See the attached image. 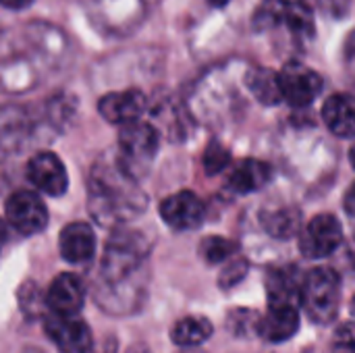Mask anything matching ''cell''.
<instances>
[{
  "instance_id": "23",
  "label": "cell",
  "mask_w": 355,
  "mask_h": 353,
  "mask_svg": "<svg viewBox=\"0 0 355 353\" xmlns=\"http://www.w3.org/2000/svg\"><path fill=\"white\" fill-rule=\"evenodd\" d=\"M229 164H231V154H229V150H227L223 144L212 141V144L206 148V152H204V169H206V173H208V175L220 173V171H225Z\"/></svg>"
},
{
  "instance_id": "29",
  "label": "cell",
  "mask_w": 355,
  "mask_h": 353,
  "mask_svg": "<svg viewBox=\"0 0 355 353\" xmlns=\"http://www.w3.org/2000/svg\"><path fill=\"white\" fill-rule=\"evenodd\" d=\"M33 0H2V4L6 8H15V10H21V8H27Z\"/></svg>"
},
{
  "instance_id": "5",
  "label": "cell",
  "mask_w": 355,
  "mask_h": 353,
  "mask_svg": "<svg viewBox=\"0 0 355 353\" xmlns=\"http://www.w3.org/2000/svg\"><path fill=\"white\" fill-rule=\"evenodd\" d=\"M146 243L139 233L119 231L106 246L104 254V275L110 281H121L123 277L131 275L135 266L146 256Z\"/></svg>"
},
{
  "instance_id": "33",
  "label": "cell",
  "mask_w": 355,
  "mask_h": 353,
  "mask_svg": "<svg viewBox=\"0 0 355 353\" xmlns=\"http://www.w3.org/2000/svg\"><path fill=\"white\" fill-rule=\"evenodd\" d=\"M352 316H354V320H355V295H354V300H352Z\"/></svg>"
},
{
  "instance_id": "9",
  "label": "cell",
  "mask_w": 355,
  "mask_h": 353,
  "mask_svg": "<svg viewBox=\"0 0 355 353\" xmlns=\"http://www.w3.org/2000/svg\"><path fill=\"white\" fill-rule=\"evenodd\" d=\"M160 216L177 231H191L204 223L206 206L193 191H177L160 202Z\"/></svg>"
},
{
  "instance_id": "25",
  "label": "cell",
  "mask_w": 355,
  "mask_h": 353,
  "mask_svg": "<svg viewBox=\"0 0 355 353\" xmlns=\"http://www.w3.org/2000/svg\"><path fill=\"white\" fill-rule=\"evenodd\" d=\"M331 350L333 353H355V320L341 325L335 331Z\"/></svg>"
},
{
  "instance_id": "15",
  "label": "cell",
  "mask_w": 355,
  "mask_h": 353,
  "mask_svg": "<svg viewBox=\"0 0 355 353\" xmlns=\"http://www.w3.org/2000/svg\"><path fill=\"white\" fill-rule=\"evenodd\" d=\"M300 329V312L297 306H268L266 316L260 318L258 333L262 339L270 343L289 341Z\"/></svg>"
},
{
  "instance_id": "2",
  "label": "cell",
  "mask_w": 355,
  "mask_h": 353,
  "mask_svg": "<svg viewBox=\"0 0 355 353\" xmlns=\"http://www.w3.org/2000/svg\"><path fill=\"white\" fill-rule=\"evenodd\" d=\"M339 304H341L339 275L329 266L310 270L306 275L304 291H302V306L306 314L316 325H331L337 318Z\"/></svg>"
},
{
  "instance_id": "19",
  "label": "cell",
  "mask_w": 355,
  "mask_h": 353,
  "mask_svg": "<svg viewBox=\"0 0 355 353\" xmlns=\"http://www.w3.org/2000/svg\"><path fill=\"white\" fill-rule=\"evenodd\" d=\"M264 231L275 239H291L300 235L302 229V214L297 208H277L268 210L260 218Z\"/></svg>"
},
{
  "instance_id": "4",
  "label": "cell",
  "mask_w": 355,
  "mask_h": 353,
  "mask_svg": "<svg viewBox=\"0 0 355 353\" xmlns=\"http://www.w3.org/2000/svg\"><path fill=\"white\" fill-rule=\"evenodd\" d=\"M279 85L283 100L295 108L312 104L322 92V77L300 60H289L279 71Z\"/></svg>"
},
{
  "instance_id": "14",
  "label": "cell",
  "mask_w": 355,
  "mask_h": 353,
  "mask_svg": "<svg viewBox=\"0 0 355 353\" xmlns=\"http://www.w3.org/2000/svg\"><path fill=\"white\" fill-rule=\"evenodd\" d=\"M60 256L71 264H81L96 254V235L85 223H71L60 231L58 237Z\"/></svg>"
},
{
  "instance_id": "30",
  "label": "cell",
  "mask_w": 355,
  "mask_h": 353,
  "mask_svg": "<svg viewBox=\"0 0 355 353\" xmlns=\"http://www.w3.org/2000/svg\"><path fill=\"white\" fill-rule=\"evenodd\" d=\"M347 258H349L352 266L355 268V233L354 237H352V241H349V248H347Z\"/></svg>"
},
{
  "instance_id": "7",
  "label": "cell",
  "mask_w": 355,
  "mask_h": 353,
  "mask_svg": "<svg viewBox=\"0 0 355 353\" xmlns=\"http://www.w3.org/2000/svg\"><path fill=\"white\" fill-rule=\"evenodd\" d=\"M343 243V227L333 214H318L300 235L302 254L310 260L327 258Z\"/></svg>"
},
{
  "instance_id": "6",
  "label": "cell",
  "mask_w": 355,
  "mask_h": 353,
  "mask_svg": "<svg viewBox=\"0 0 355 353\" xmlns=\"http://www.w3.org/2000/svg\"><path fill=\"white\" fill-rule=\"evenodd\" d=\"M4 214L8 225L21 235H35L48 225L46 204L33 191H15L8 196L4 204Z\"/></svg>"
},
{
  "instance_id": "34",
  "label": "cell",
  "mask_w": 355,
  "mask_h": 353,
  "mask_svg": "<svg viewBox=\"0 0 355 353\" xmlns=\"http://www.w3.org/2000/svg\"><path fill=\"white\" fill-rule=\"evenodd\" d=\"M285 2H308V4H310L312 0H285Z\"/></svg>"
},
{
  "instance_id": "26",
  "label": "cell",
  "mask_w": 355,
  "mask_h": 353,
  "mask_svg": "<svg viewBox=\"0 0 355 353\" xmlns=\"http://www.w3.org/2000/svg\"><path fill=\"white\" fill-rule=\"evenodd\" d=\"M248 270H250V264L245 260H233L231 264H227V268H223V273L218 277V285L223 289H231L245 279Z\"/></svg>"
},
{
  "instance_id": "22",
  "label": "cell",
  "mask_w": 355,
  "mask_h": 353,
  "mask_svg": "<svg viewBox=\"0 0 355 353\" xmlns=\"http://www.w3.org/2000/svg\"><path fill=\"white\" fill-rule=\"evenodd\" d=\"M237 250V243L227 239V237H220V235H214V237H206L202 243H200V256L208 262V264H220L225 260H229Z\"/></svg>"
},
{
  "instance_id": "17",
  "label": "cell",
  "mask_w": 355,
  "mask_h": 353,
  "mask_svg": "<svg viewBox=\"0 0 355 353\" xmlns=\"http://www.w3.org/2000/svg\"><path fill=\"white\" fill-rule=\"evenodd\" d=\"M270 177H272L270 164L258 158H243L231 169L227 183L235 193H252L262 189L270 181Z\"/></svg>"
},
{
  "instance_id": "11",
  "label": "cell",
  "mask_w": 355,
  "mask_h": 353,
  "mask_svg": "<svg viewBox=\"0 0 355 353\" xmlns=\"http://www.w3.org/2000/svg\"><path fill=\"white\" fill-rule=\"evenodd\" d=\"M85 304V289L79 277L71 273L58 275L48 291H46V306L50 308L52 314L60 316H77V312Z\"/></svg>"
},
{
  "instance_id": "12",
  "label": "cell",
  "mask_w": 355,
  "mask_h": 353,
  "mask_svg": "<svg viewBox=\"0 0 355 353\" xmlns=\"http://www.w3.org/2000/svg\"><path fill=\"white\" fill-rule=\"evenodd\" d=\"M146 110V96L139 89L110 92L100 98L98 112L112 125H129L139 121Z\"/></svg>"
},
{
  "instance_id": "31",
  "label": "cell",
  "mask_w": 355,
  "mask_h": 353,
  "mask_svg": "<svg viewBox=\"0 0 355 353\" xmlns=\"http://www.w3.org/2000/svg\"><path fill=\"white\" fill-rule=\"evenodd\" d=\"M208 2H210L212 6H225V4H227L229 0H208Z\"/></svg>"
},
{
  "instance_id": "28",
  "label": "cell",
  "mask_w": 355,
  "mask_h": 353,
  "mask_svg": "<svg viewBox=\"0 0 355 353\" xmlns=\"http://www.w3.org/2000/svg\"><path fill=\"white\" fill-rule=\"evenodd\" d=\"M345 210H347V214L355 216V183L352 185V189L347 191V196H345Z\"/></svg>"
},
{
  "instance_id": "10",
  "label": "cell",
  "mask_w": 355,
  "mask_h": 353,
  "mask_svg": "<svg viewBox=\"0 0 355 353\" xmlns=\"http://www.w3.org/2000/svg\"><path fill=\"white\" fill-rule=\"evenodd\" d=\"M27 179L40 191L58 198L69 189V175L60 158L52 152H40L27 162Z\"/></svg>"
},
{
  "instance_id": "20",
  "label": "cell",
  "mask_w": 355,
  "mask_h": 353,
  "mask_svg": "<svg viewBox=\"0 0 355 353\" xmlns=\"http://www.w3.org/2000/svg\"><path fill=\"white\" fill-rule=\"evenodd\" d=\"M212 335V322L204 316H187L175 322L171 339L179 347H198Z\"/></svg>"
},
{
  "instance_id": "1",
  "label": "cell",
  "mask_w": 355,
  "mask_h": 353,
  "mask_svg": "<svg viewBox=\"0 0 355 353\" xmlns=\"http://www.w3.org/2000/svg\"><path fill=\"white\" fill-rule=\"evenodd\" d=\"M146 208L144 193L135 187V177L123 166L98 162L89 173V212L102 225L131 221Z\"/></svg>"
},
{
  "instance_id": "8",
  "label": "cell",
  "mask_w": 355,
  "mask_h": 353,
  "mask_svg": "<svg viewBox=\"0 0 355 353\" xmlns=\"http://www.w3.org/2000/svg\"><path fill=\"white\" fill-rule=\"evenodd\" d=\"M44 329L48 339L60 353H87L94 345L89 327L77 316H60L50 312V316H46Z\"/></svg>"
},
{
  "instance_id": "13",
  "label": "cell",
  "mask_w": 355,
  "mask_h": 353,
  "mask_svg": "<svg viewBox=\"0 0 355 353\" xmlns=\"http://www.w3.org/2000/svg\"><path fill=\"white\" fill-rule=\"evenodd\" d=\"M302 273L295 266H279L272 268L266 277V293L270 306H297L302 304L304 291Z\"/></svg>"
},
{
  "instance_id": "27",
  "label": "cell",
  "mask_w": 355,
  "mask_h": 353,
  "mask_svg": "<svg viewBox=\"0 0 355 353\" xmlns=\"http://www.w3.org/2000/svg\"><path fill=\"white\" fill-rule=\"evenodd\" d=\"M116 341L112 337H106L100 345H92V350L87 353H114L116 352Z\"/></svg>"
},
{
  "instance_id": "32",
  "label": "cell",
  "mask_w": 355,
  "mask_h": 353,
  "mask_svg": "<svg viewBox=\"0 0 355 353\" xmlns=\"http://www.w3.org/2000/svg\"><path fill=\"white\" fill-rule=\"evenodd\" d=\"M349 160H352V164H354V169H355V146L352 148V152H349Z\"/></svg>"
},
{
  "instance_id": "24",
  "label": "cell",
  "mask_w": 355,
  "mask_h": 353,
  "mask_svg": "<svg viewBox=\"0 0 355 353\" xmlns=\"http://www.w3.org/2000/svg\"><path fill=\"white\" fill-rule=\"evenodd\" d=\"M227 327H229V331L235 333L237 337H243V335H248L252 329H258V327H260V318H258L256 312H252V310H237V312H231V314H229Z\"/></svg>"
},
{
  "instance_id": "3",
  "label": "cell",
  "mask_w": 355,
  "mask_h": 353,
  "mask_svg": "<svg viewBox=\"0 0 355 353\" xmlns=\"http://www.w3.org/2000/svg\"><path fill=\"white\" fill-rule=\"evenodd\" d=\"M158 146H160V133L154 125L146 121L123 125L119 133V150H121L119 160L133 175V169L148 164L156 156Z\"/></svg>"
},
{
  "instance_id": "21",
  "label": "cell",
  "mask_w": 355,
  "mask_h": 353,
  "mask_svg": "<svg viewBox=\"0 0 355 353\" xmlns=\"http://www.w3.org/2000/svg\"><path fill=\"white\" fill-rule=\"evenodd\" d=\"M281 25H285L289 29V33L300 37V40L314 35L312 4H308V2H285V12H283Z\"/></svg>"
},
{
  "instance_id": "18",
  "label": "cell",
  "mask_w": 355,
  "mask_h": 353,
  "mask_svg": "<svg viewBox=\"0 0 355 353\" xmlns=\"http://www.w3.org/2000/svg\"><path fill=\"white\" fill-rule=\"evenodd\" d=\"M245 85L252 92V96L264 104V106H275L283 100L281 85H279V73L266 67H254L245 75Z\"/></svg>"
},
{
  "instance_id": "35",
  "label": "cell",
  "mask_w": 355,
  "mask_h": 353,
  "mask_svg": "<svg viewBox=\"0 0 355 353\" xmlns=\"http://www.w3.org/2000/svg\"><path fill=\"white\" fill-rule=\"evenodd\" d=\"M29 353H37V352H29Z\"/></svg>"
},
{
  "instance_id": "16",
  "label": "cell",
  "mask_w": 355,
  "mask_h": 353,
  "mask_svg": "<svg viewBox=\"0 0 355 353\" xmlns=\"http://www.w3.org/2000/svg\"><path fill=\"white\" fill-rule=\"evenodd\" d=\"M322 119L337 137H355V98L349 94H333L322 106Z\"/></svg>"
}]
</instances>
